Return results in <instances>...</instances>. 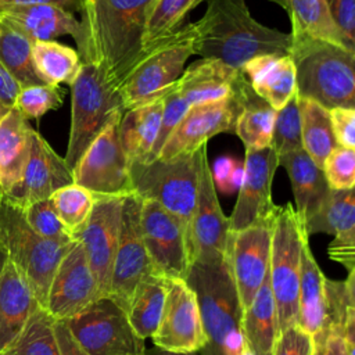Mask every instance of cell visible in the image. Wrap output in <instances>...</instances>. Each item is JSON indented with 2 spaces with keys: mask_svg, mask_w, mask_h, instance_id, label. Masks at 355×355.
Returning <instances> with one entry per match:
<instances>
[{
  "mask_svg": "<svg viewBox=\"0 0 355 355\" xmlns=\"http://www.w3.org/2000/svg\"><path fill=\"white\" fill-rule=\"evenodd\" d=\"M155 0H79L82 62L97 65L116 87L143 54V37Z\"/></svg>",
  "mask_w": 355,
  "mask_h": 355,
  "instance_id": "1",
  "label": "cell"
},
{
  "mask_svg": "<svg viewBox=\"0 0 355 355\" xmlns=\"http://www.w3.org/2000/svg\"><path fill=\"white\" fill-rule=\"evenodd\" d=\"M194 26V54L236 69L259 55H286L291 42L290 33L259 24L245 0H207V10Z\"/></svg>",
  "mask_w": 355,
  "mask_h": 355,
  "instance_id": "2",
  "label": "cell"
},
{
  "mask_svg": "<svg viewBox=\"0 0 355 355\" xmlns=\"http://www.w3.org/2000/svg\"><path fill=\"white\" fill-rule=\"evenodd\" d=\"M184 280L196 295L205 334V345L198 354L251 355L243 336V308L227 257L218 263L193 261Z\"/></svg>",
  "mask_w": 355,
  "mask_h": 355,
  "instance_id": "3",
  "label": "cell"
},
{
  "mask_svg": "<svg viewBox=\"0 0 355 355\" xmlns=\"http://www.w3.org/2000/svg\"><path fill=\"white\" fill-rule=\"evenodd\" d=\"M290 36L287 54L295 68L298 97L326 110L355 107V51L301 33Z\"/></svg>",
  "mask_w": 355,
  "mask_h": 355,
  "instance_id": "4",
  "label": "cell"
},
{
  "mask_svg": "<svg viewBox=\"0 0 355 355\" xmlns=\"http://www.w3.org/2000/svg\"><path fill=\"white\" fill-rule=\"evenodd\" d=\"M72 241L62 243L35 233L22 208L0 193V245L28 280L37 304L44 308L50 283Z\"/></svg>",
  "mask_w": 355,
  "mask_h": 355,
  "instance_id": "5",
  "label": "cell"
},
{
  "mask_svg": "<svg viewBox=\"0 0 355 355\" xmlns=\"http://www.w3.org/2000/svg\"><path fill=\"white\" fill-rule=\"evenodd\" d=\"M205 151L207 144L197 151L178 154L172 158L130 164L133 193L141 200L158 202L187 230L197 200L201 158Z\"/></svg>",
  "mask_w": 355,
  "mask_h": 355,
  "instance_id": "6",
  "label": "cell"
},
{
  "mask_svg": "<svg viewBox=\"0 0 355 355\" xmlns=\"http://www.w3.org/2000/svg\"><path fill=\"white\" fill-rule=\"evenodd\" d=\"M71 86V128L65 153L73 169L92 141L123 110L119 90L94 64L82 62Z\"/></svg>",
  "mask_w": 355,
  "mask_h": 355,
  "instance_id": "7",
  "label": "cell"
},
{
  "mask_svg": "<svg viewBox=\"0 0 355 355\" xmlns=\"http://www.w3.org/2000/svg\"><path fill=\"white\" fill-rule=\"evenodd\" d=\"M305 240H309V236L294 205L290 202L277 205L272 230L269 283L276 306L279 334L297 323L301 251Z\"/></svg>",
  "mask_w": 355,
  "mask_h": 355,
  "instance_id": "8",
  "label": "cell"
},
{
  "mask_svg": "<svg viewBox=\"0 0 355 355\" xmlns=\"http://www.w3.org/2000/svg\"><path fill=\"white\" fill-rule=\"evenodd\" d=\"M194 44L193 22L143 53L118 89L123 110L164 96L184 71L187 60L194 54Z\"/></svg>",
  "mask_w": 355,
  "mask_h": 355,
  "instance_id": "9",
  "label": "cell"
},
{
  "mask_svg": "<svg viewBox=\"0 0 355 355\" xmlns=\"http://www.w3.org/2000/svg\"><path fill=\"white\" fill-rule=\"evenodd\" d=\"M62 322L87 355H139L146 349V340L136 336L126 311L110 295Z\"/></svg>",
  "mask_w": 355,
  "mask_h": 355,
  "instance_id": "10",
  "label": "cell"
},
{
  "mask_svg": "<svg viewBox=\"0 0 355 355\" xmlns=\"http://www.w3.org/2000/svg\"><path fill=\"white\" fill-rule=\"evenodd\" d=\"M123 112L110 121L72 169L73 183L93 196L125 197L133 193L130 165L119 140V121Z\"/></svg>",
  "mask_w": 355,
  "mask_h": 355,
  "instance_id": "11",
  "label": "cell"
},
{
  "mask_svg": "<svg viewBox=\"0 0 355 355\" xmlns=\"http://www.w3.org/2000/svg\"><path fill=\"white\" fill-rule=\"evenodd\" d=\"M247 86L248 80L244 76L230 96L191 105L168 136L157 158L166 159L178 154L193 153L219 133H234Z\"/></svg>",
  "mask_w": 355,
  "mask_h": 355,
  "instance_id": "12",
  "label": "cell"
},
{
  "mask_svg": "<svg viewBox=\"0 0 355 355\" xmlns=\"http://www.w3.org/2000/svg\"><path fill=\"white\" fill-rule=\"evenodd\" d=\"M140 227L153 272L186 279L191 258L184 225L153 200H141Z\"/></svg>",
  "mask_w": 355,
  "mask_h": 355,
  "instance_id": "13",
  "label": "cell"
},
{
  "mask_svg": "<svg viewBox=\"0 0 355 355\" xmlns=\"http://www.w3.org/2000/svg\"><path fill=\"white\" fill-rule=\"evenodd\" d=\"M230 237V220L220 208L207 151L202 154L197 200L187 227L191 262L218 263L225 259Z\"/></svg>",
  "mask_w": 355,
  "mask_h": 355,
  "instance_id": "14",
  "label": "cell"
},
{
  "mask_svg": "<svg viewBox=\"0 0 355 355\" xmlns=\"http://www.w3.org/2000/svg\"><path fill=\"white\" fill-rule=\"evenodd\" d=\"M141 198L135 193L123 197L118 244L112 261L108 295L125 311L136 284L153 272L140 227Z\"/></svg>",
  "mask_w": 355,
  "mask_h": 355,
  "instance_id": "15",
  "label": "cell"
},
{
  "mask_svg": "<svg viewBox=\"0 0 355 355\" xmlns=\"http://www.w3.org/2000/svg\"><path fill=\"white\" fill-rule=\"evenodd\" d=\"M122 204L123 197L94 196L92 212L73 237L85 250L98 297L108 295L112 261L121 229Z\"/></svg>",
  "mask_w": 355,
  "mask_h": 355,
  "instance_id": "16",
  "label": "cell"
},
{
  "mask_svg": "<svg viewBox=\"0 0 355 355\" xmlns=\"http://www.w3.org/2000/svg\"><path fill=\"white\" fill-rule=\"evenodd\" d=\"M273 219L275 215L243 230L230 232L226 257L243 311L250 306L269 273Z\"/></svg>",
  "mask_w": 355,
  "mask_h": 355,
  "instance_id": "17",
  "label": "cell"
},
{
  "mask_svg": "<svg viewBox=\"0 0 355 355\" xmlns=\"http://www.w3.org/2000/svg\"><path fill=\"white\" fill-rule=\"evenodd\" d=\"M154 347L172 352H198L205 334L193 290L183 279H166V297L158 329L151 337Z\"/></svg>",
  "mask_w": 355,
  "mask_h": 355,
  "instance_id": "18",
  "label": "cell"
},
{
  "mask_svg": "<svg viewBox=\"0 0 355 355\" xmlns=\"http://www.w3.org/2000/svg\"><path fill=\"white\" fill-rule=\"evenodd\" d=\"M277 166L279 157L272 146L245 150L239 196L229 216L230 232L243 230L275 215L277 205L272 200V182Z\"/></svg>",
  "mask_w": 355,
  "mask_h": 355,
  "instance_id": "19",
  "label": "cell"
},
{
  "mask_svg": "<svg viewBox=\"0 0 355 355\" xmlns=\"http://www.w3.org/2000/svg\"><path fill=\"white\" fill-rule=\"evenodd\" d=\"M98 298L85 250L73 240L50 283L44 309L55 320H67Z\"/></svg>",
  "mask_w": 355,
  "mask_h": 355,
  "instance_id": "20",
  "label": "cell"
},
{
  "mask_svg": "<svg viewBox=\"0 0 355 355\" xmlns=\"http://www.w3.org/2000/svg\"><path fill=\"white\" fill-rule=\"evenodd\" d=\"M71 183H73L72 169L64 157H60L46 139L33 130L21 180L6 197L19 208H25L32 202L50 198L58 189Z\"/></svg>",
  "mask_w": 355,
  "mask_h": 355,
  "instance_id": "21",
  "label": "cell"
},
{
  "mask_svg": "<svg viewBox=\"0 0 355 355\" xmlns=\"http://www.w3.org/2000/svg\"><path fill=\"white\" fill-rule=\"evenodd\" d=\"M308 236L315 233L333 234L329 245L331 259L340 262L348 272L354 269L355 248V193L348 190H330L329 197L305 225Z\"/></svg>",
  "mask_w": 355,
  "mask_h": 355,
  "instance_id": "22",
  "label": "cell"
},
{
  "mask_svg": "<svg viewBox=\"0 0 355 355\" xmlns=\"http://www.w3.org/2000/svg\"><path fill=\"white\" fill-rule=\"evenodd\" d=\"M37 306L28 280L8 259L0 276V355L10 354Z\"/></svg>",
  "mask_w": 355,
  "mask_h": 355,
  "instance_id": "23",
  "label": "cell"
},
{
  "mask_svg": "<svg viewBox=\"0 0 355 355\" xmlns=\"http://www.w3.org/2000/svg\"><path fill=\"white\" fill-rule=\"evenodd\" d=\"M243 78L241 69L218 60L201 58L184 68L172 89L191 107L230 96Z\"/></svg>",
  "mask_w": 355,
  "mask_h": 355,
  "instance_id": "24",
  "label": "cell"
},
{
  "mask_svg": "<svg viewBox=\"0 0 355 355\" xmlns=\"http://www.w3.org/2000/svg\"><path fill=\"white\" fill-rule=\"evenodd\" d=\"M251 90L275 111L283 108L297 93L295 68L286 55H259L241 67Z\"/></svg>",
  "mask_w": 355,
  "mask_h": 355,
  "instance_id": "25",
  "label": "cell"
},
{
  "mask_svg": "<svg viewBox=\"0 0 355 355\" xmlns=\"http://www.w3.org/2000/svg\"><path fill=\"white\" fill-rule=\"evenodd\" d=\"M277 157L279 165L286 169L291 182L295 201L294 209L305 225L320 209L331 189L322 168L302 148Z\"/></svg>",
  "mask_w": 355,
  "mask_h": 355,
  "instance_id": "26",
  "label": "cell"
},
{
  "mask_svg": "<svg viewBox=\"0 0 355 355\" xmlns=\"http://www.w3.org/2000/svg\"><path fill=\"white\" fill-rule=\"evenodd\" d=\"M0 18L21 31L32 43L54 40L64 35L75 40L79 35V21L73 12L57 6L6 7L0 8Z\"/></svg>",
  "mask_w": 355,
  "mask_h": 355,
  "instance_id": "27",
  "label": "cell"
},
{
  "mask_svg": "<svg viewBox=\"0 0 355 355\" xmlns=\"http://www.w3.org/2000/svg\"><path fill=\"white\" fill-rule=\"evenodd\" d=\"M324 279L311 251L309 240H305L301 251L297 324L313 337L315 344H322L326 336Z\"/></svg>",
  "mask_w": 355,
  "mask_h": 355,
  "instance_id": "28",
  "label": "cell"
},
{
  "mask_svg": "<svg viewBox=\"0 0 355 355\" xmlns=\"http://www.w3.org/2000/svg\"><path fill=\"white\" fill-rule=\"evenodd\" d=\"M165 94L126 110L119 121V140L130 164L146 162L159 133Z\"/></svg>",
  "mask_w": 355,
  "mask_h": 355,
  "instance_id": "29",
  "label": "cell"
},
{
  "mask_svg": "<svg viewBox=\"0 0 355 355\" xmlns=\"http://www.w3.org/2000/svg\"><path fill=\"white\" fill-rule=\"evenodd\" d=\"M33 130L15 108L7 110L0 119V193L4 196L21 180Z\"/></svg>",
  "mask_w": 355,
  "mask_h": 355,
  "instance_id": "30",
  "label": "cell"
},
{
  "mask_svg": "<svg viewBox=\"0 0 355 355\" xmlns=\"http://www.w3.org/2000/svg\"><path fill=\"white\" fill-rule=\"evenodd\" d=\"M241 327L247 349L251 355H272L279 337V324L269 273L250 306L243 311Z\"/></svg>",
  "mask_w": 355,
  "mask_h": 355,
  "instance_id": "31",
  "label": "cell"
},
{
  "mask_svg": "<svg viewBox=\"0 0 355 355\" xmlns=\"http://www.w3.org/2000/svg\"><path fill=\"white\" fill-rule=\"evenodd\" d=\"M166 297V277L150 272L136 284L126 306L128 320L141 340L151 338L158 329Z\"/></svg>",
  "mask_w": 355,
  "mask_h": 355,
  "instance_id": "32",
  "label": "cell"
},
{
  "mask_svg": "<svg viewBox=\"0 0 355 355\" xmlns=\"http://www.w3.org/2000/svg\"><path fill=\"white\" fill-rule=\"evenodd\" d=\"M280 6L291 21V33H301L347 47L324 0H269ZM348 49V47H347ZM349 50V49H348Z\"/></svg>",
  "mask_w": 355,
  "mask_h": 355,
  "instance_id": "33",
  "label": "cell"
},
{
  "mask_svg": "<svg viewBox=\"0 0 355 355\" xmlns=\"http://www.w3.org/2000/svg\"><path fill=\"white\" fill-rule=\"evenodd\" d=\"M32 61L43 83L54 86L71 85L82 65L78 51L57 40L33 42Z\"/></svg>",
  "mask_w": 355,
  "mask_h": 355,
  "instance_id": "34",
  "label": "cell"
},
{
  "mask_svg": "<svg viewBox=\"0 0 355 355\" xmlns=\"http://www.w3.org/2000/svg\"><path fill=\"white\" fill-rule=\"evenodd\" d=\"M275 115L276 111L261 100L248 85L234 126V133L243 141L245 150H262L270 146Z\"/></svg>",
  "mask_w": 355,
  "mask_h": 355,
  "instance_id": "35",
  "label": "cell"
},
{
  "mask_svg": "<svg viewBox=\"0 0 355 355\" xmlns=\"http://www.w3.org/2000/svg\"><path fill=\"white\" fill-rule=\"evenodd\" d=\"M298 107L301 116L302 150L322 168L329 153L337 146L329 111L312 100L300 97Z\"/></svg>",
  "mask_w": 355,
  "mask_h": 355,
  "instance_id": "36",
  "label": "cell"
},
{
  "mask_svg": "<svg viewBox=\"0 0 355 355\" xmlns=\"http://www.w3.org/2000/svg\"><path fill=\"white\" fill-rule=\"evenodd\" d=\"M0 62L22 87L43 85L33 67L32 42L3 18H0Z\"/></svg>",
  "mask_w": 355,
  "mask_h": 355,
  "instance_id": "37",
  "label": "cell"
},
{
  "mask_svg": "<svg viewBox=\"0 0 355 355\" xmlns=\"http://www.w3.org/2000/svg\"><path fill=\"white\" fill-rule=\"evenodd\" d=\"M202 1L207 0H155L144 31L143 53L176 33L189 12Z\"/></svg>",
  "mask_w": 355,
  "mask_h": 355,
  "instance_id": "38",
  "label": "cell"
},
{
  "mask_svg": "<svg viewBox=\"0 0 355 355\" xmlns=\"http://www.w3.org/2000/svg\"><path fill=\"white\" fill-rule=\"evenodd\" d=\"M54 324L55 319L37 306L8 355H60Z\"/></svg>",
  "mask_w": 355,
  "mask_h": 355,
  "instance_id": "39",
  "label": "cell"
},
{
  "mask_svg": "<svg viewBox=\"0 0 355 355\" xmlns=\"http://www.w3.org/2000/svg\"><path fill=\"white\" fill-rule=\"evenodd\" d=\"M50 200L61 223L73 239L83 227L92 212L94 196L85 187L71 183L58 189Z\"/></svg>",
  "mask_w": 355,
  "mask_h": 355,
  "instance_id": "40",
  "label": "cell"
},
{
  "mask_svg": "<svg viewBox=\"0 0 355 355\" xmlns=\"http://www.w3.org/2000/svg\"><path fill=\"white\" fill-rule=\"evenodd\" d=\"M355 270L348 272L345 280L324 279L326 298V334L330 329L344 330L345 320L351 312H355L354 277ZM326 337V336H324Z\"/></svg>",
  "mask_w": 355,
  "mask_h": 355,
  "instance_id": "41",
  "label": "cell"
},
{
  "mask_svg": "<svg viewBox=\"0 0 355 355\" xmlns=\"http://www.w3.org/2000/svg\"><path fill=\"white\" fill-rule=\"evenodd\" d=\"M270 146L275 148L277 155L302 148L301 116L297 93L283 108L276 111Z\"/></svg>",
  "mask_w": 355,
  "mask_h": 355,
  "instance_id": "42",
  "label": "cell"
},
{
  "mask_svg": "<svg viewBox=\"0 0 355 355\" xmlns=\"http://www.w3.org/2000/svg\"><path fill=\"white\" fill-rule=\"evenodd\" d=\"M64 90L54 85H31L21 87L14 107L25 119H39L46 112L62 105Z\"/></svg>",
  "mask_w": 355,
  "mask_h": 355,
  "instance_id": "43",
  "label": "cell"
},
{
  "mask_svg": "<svg viewBox=\"0 0 355 355\" xmlns=\"http://www.w3.org/2000/svg\"><path fill=\"white\" fill-rule=\"evenodd\" d=\"M22 212L29 227L39 236L62 243L73 241L65 226L61 223L50 198L32 202L22 208Z\"/></svg>",
  "mask_w": 355,
  "mask_h": 355,
  "instance_id": "44",
  "label": "cell"
},
{
  "mask_svg": "<svg viewBox=\"0 0 355 355\" xmlns=\"http://www.w3.org/2000/svg\"><path fill=\"white\" fill-rule=\"evenodd\" d=\"M322 171L331 190L354 189L355 148L336 146L326 157Z\"/></svg>",
  "mask_w": 355,
  "mask_h": 355,
  "instance_id": "45",
  "label": "cell"
},
{
  "mask_svg": "<svg viewBox=\"0 0 355 355\" xmlns=\"http://www.w3.org/2000/svg\"><path fill=\"white\" fill-rule=\"evenodd\" d=\"M313 337L297 323L280 331L272 355H313Z\"/></svg>",
  "mask_w": 355,
  "mask_h": 355,
  "instance_id": "46",
  "label": "cell"
},
{
  "mask_svg": "<svg viewBox=\"0 0 355 355\" xmlns=\"http://www.w3.org/2000/svg\"><path fill=\"white\" fill-rule=\"evenodd\" d=\"M347 47L355 51V0H324Z\"/></svg>",
  "mask_w": 355,
  "mask_h": 355,
  "instance_id": "47",
  "label": "cell"
},
{
  "mask_svg": "<svg viewBox=\"0 0 355 355\" xmlns=\"http://www.w3.org/2000/svg\"><path fill=\"white\" fill-rule=\"evenodd\" d=\"M327 111L337 146L355 148V107H333Z\"/></svg>",
  "mask_w": 355,
  "mask_h": 355,
  "instance_id": "48",
  "label": "cell"
},
{
  "mask_svg": "<svg viewBox=\"0 0 355 355\" xmlns=\"http://www.w3.org/2000/svg\"><path fill=\"white\" fill-rule=\"evenodd\" d=\"M212 180L215 187H219L223 193L229 194L239 190L243 178V164L232 157H220L211 168Z\"/></svg>",
  "mask_w": 355,
  "mask_h": 355,
  "instance_id": "49",
  "label": "cell"
},
{
  "mask_svg": "<svg viewBox=\"0 0 355 355\" xmlns=\"http://www.w3.org/2000/svg\"><path fill=\"white\" fill-rule=\"evenodd\" d=\"M21 87L17 79L0 62V105L6 110L12 108Z\"/></svg>",
  "mask_w": 355,
  "mask_h": 355,
  "instance_id": "50",
  "label": "cell"
},
{
  "mask_svg": "<svg viewBox=\"0 0 355 355\" xmlns=\"http://www.w3.org/2000/svg\"><path fill=\"white\" fill-rule=\"evenodd\" d=\"M315 347L316 355H351L340 329H330L322 344H315Z\"/></svg>",
  "mask_w": 355,
  "mask_h": 355,
  "instance_id": "51",
  "label": "cell"
},
{
  "mask_svg": "<svg viewBox=\"0 0 355 355\" xmlns=\"http://www.w3.org/2000/svg\"><path fill=\"white\" fill-rule=\"evenodd\" d=\"M55 337L60 347V355H87L72 337L62 320H55Z\"/></svg>",
  "mask_w": 355,
  "mask_h": 355,
  "instance_id": "52",
  "label": "cell"
},
{
  "mask_svg": "<svg viewBox=\"0 0 355 355\" xmlns=\"http://www.w3.org/2000/svg\"><path fill=\"white\" fill-rule=\"evenodd\" d=\"M49 4L62 7L68 11H79V0H0V8L18 7V6H37Z\"/></svg>",
  "mask_w": 355,
  "mask_h": 355,
  "instance_id": "53",
  "label": "cell"
},
{
  "mask_svg": "<svg viewBox=\"0 0 355 355\" xmlns=\"http://www.w3.org/2000/svg\"><path fill=\"white\" fill-rule=\"evenodd\" d=\"M139 355H198V352H189V354H182V352H172V351H166L158 347H153L150 349H144L141 354Z\"/></svg>",
  "mask_w": 355,
  "mask_h": 355,
  "instance_id": "54",
  "label": "cell"
},
{
  "mask_svg": "<svg viewBox=\"0 0 355 355\" xmlns=\"http://www.w3.org/2000/svg\"><path fill=\"white\" fill-rule=\"evenodd\" d=\"M7 261H8L7 252H6V251H4V248L0 245V276H1L3 270H4V266H6Z\"/></svg>",
  "mask_w": 355,
  "mask_h": 355,
  "instance_id": "55",
  "label": "cell"
},
{
  "mask_svg": "<svg viewBox=\"0 0 355 355\" xmlns=\"http://www.w3.org/2000/svg\"><path fill=\"white\" fill-rule=\"evenodd\" d=\"M6 112H7V110H6V108H3V107L0 105V119H1V116H3Z\"/></svg>",
  "mask_w": 355,
  "mask_h": 355,
  "instance_id": "56",
  "label": "cell"
},
{
  "mask_svg": "<svg viewBox=\"0 0 355 355\" xmlns=\"http://www.w3.org/2000/svg\"><path fill=\"white\" fill-rule=\"evenodd\" d=\"M313 355H316V347H315V354Z\"/></svg>",
  "mask_w": 355,
  "mask_h": 355,
  "instance_id": "57",
  "label": "cell"
}]
</instances>
